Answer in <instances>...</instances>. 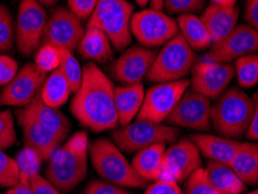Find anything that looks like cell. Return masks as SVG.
<instances>
[{"label": "cell", "instance_id": "cell-39", "mask_svg": "<svg viewBox=\"0 0 258 194\" xmlns=\"http://www.w3.org/2000/svg\"><path fill=\"white\" fill-rule=\"evenodd\" d=\"M18 71V63L12 57L0 55V85H7Z\"/></svg>", "mask_w": 258, "mask_h": 194}, {"label": "cell", "instance_id": "cell-28", "mask_svg": "<svg viewBox=\"0 0 258 194\" xmlns=\"http://www.w3.org/2000/svg\"><path fill=\"white\" fill-rule=\"evenodd\" d=\"M71 92L69 82L60 68H58L45 78L40 92V98L45 105L59 108L66 104Z\"/></svg>", "mask_w": 258, "mask_h": 194}, {"label": "cell", "instance_id": "cell-6", "mask_svg": "<svg viewBox=\"0 0 258 194\" xmlns=\"http://www.w3.org/2000/svg\"><path fill=\"white\" fill-rule=\"evenodd\" d=\"M196 64L195 50L180 34L163 45L146 76L151 83L177 82L186 78Z\"/></svg>", "mask_w": 258, "mask_h": 194}, {"label": "cell", "instance_id": "cell-20", "mask_svg": "<svg viewBox=\"0 0 258 194\" xmlns=\"http://www.w3.org/2000/svg\"><path fill=\"white\" fill-rule=\"evenodd\" d=\"M193 143L198 147L200 154L213 162L230 165L241 143L240 141L208 134H195L191 136Z\"/></svg>", "mask_w": 258, "mask_h": 194}, {"label": "cell", "instance_id": "cell-44", "mask_svg": "<svg viewBox=\"0 0 258 194\" xmlns=\"http://www.w3.org/2000/svg\"><path fill=\"white\" fill-rule=\"evenodd\" d=\"M253 100H255V111H253L251 122H250L245 135L250 140L258 141V93L253 96Z\"/></svg>", "mask_w": 258, "mask_h": 194}, {"label": "cell", "instance_id": "cell-16", "mask_svg": "<svg viewBox=\"0 0 258 194\" xmlns=\"http://www.w3.org/2000/svg\"><path fill=\"white\" fill-rule=\"evenodd\" d=\"M84 32L81 19L70 10L59 7L48 19L42 42L43 44H51L72 51L77 48Z\"/></svg>", "mask_w": 258, "mask_h": 194}, {"label": "cell", "instance_id": "cell-25", "mask_svg": "<svg viewBox=\"0 0 258 194\" xmlns=\"http://www.w3.org/2000/svg\"><path fill=\"white\" fill-rule=\"evenodd\" d=\"M165 144H155L138 151L132 161L134 170L139 176L148 181H156L161 178Z\"/></svg>", "mask_w": 258, "mask_h": 194}, {"label": "cell", "instance_id": "cell-8", "mask_svg": "<svg viewBox=\"0 0 258 194\" xmlns=\"http://www.w3.org/2000/svg\"><path fill=\"white\" fill-rule=\"evenodd\" d=\"M180 132L176 127L149 121H136L113 133V140L119 149L134 153L155 144L174 143Z\"/></svg>", "mask_w": 258, "mask_h": 194}, {"label": "cell", "instance_id": "cell-1", "mask_svg": "<svg viewBox=\"0 0 258 194\" xmlns=\"http://www.w3.org/2000/svg\"><path fill=\"white\" fill-rule=\"evenodd\" d=\"M114 89L111 79L97 64H85L81 87L70 105L72 115L93 132L116 128L119 116L115 108Z\"/></svg>", "mask_w": 258, "mask_h": 194}, {"label": "cell", "instance_id": "cell-7", "mask_svg": "<svg viewBox=\"0 0 258 194\" xmlns=\"http://www.w3.org/2000/svg\"><path fill=\"white\" fill-rule=\"evenodd\" d=\"M132 36L144 48H156L168 43L179 34L177 20L163 11L142 10L133 14L131 21Z\"/></svg>", "mask_w": 258, "mask_h": 194}, {"label": "cell", "instance_id": "cell-12", "mask_svg": "<svg viewBox=\"0 0 258 194\" xmlns=\"http://www.w3.org/2000/svg\"><path fill=\"white\" fill-rule=\"evenodd\" d=\"M211 109V99L188 89L165 121L176 127L207 132L212 128Z\"/></svg>", "mask_w": 258, "mask_h": 194}, {"label": "cell", "instance_id": "cell-33", "mask_svg": "<svg viewBox=\"0 0 258 194\" xmlns=\"http://www.w3.org/2000/svg\"><path fill=\"white\" fill-rule=\"evenodd\" d=\"M14 25L9 9L0 4V51L10 50L14 43Z\"/></svg>", "mask_w": 258, "mask_h": 194}, {"label": "cell", "instance_id": "cell-43", "mask_svg": "<svg viewBox=\"0 0 258 194\" xmlns=\"http://www.w3.org/2000/svg\"><path fill=\"white\" fill-rule=\"evenodd\" d=\"M244 18L250 27L258 32V0H246Z\"/></svg>", "mask_w": 258, "mask_h": 194}, {"label": "cell", "instance_id": "cell-42", "mask_svg": "<svg viewBox=\"0 0 258 194\" xmlns=\"http://www.w3.org/2000/svg\"><path fill=\"white\" fill-rule=\"evenodd\" d=\"M30 187L33 194H60L58 188L55 187L48 179L41 176L40 173L34 174L30 178Z\"/></svg>", "mask_w": 258, "mask_h": 194}, {"label": "cell", "instance_id": "cell-14", "mask_svg": "<svg viewBox=\"0 0 258 194\" xmlns=\"http://www.w3.org/2000/svg\"><path fill=\"white\" fill-rule=\"evenodd\" d=\"M201 157L198 147L192 140H181L165 150L159 179L184 181L198 170Z\"/></svg>", "mask_w": 258, "mask_h": 194}, {"label": "cell", "instance_id": "cell-26", "mask_svg": "<svg viewBox=\"0 0 258 194\" xmlns=\"http://www.w3.org/2000/svg\"><path fill=\"white\" fill-rule=\"evenodd\" d=\"M205 170L211 184L220 194H241L245 191V184L229 165L210 161Z\"/></svg>", "mask_w": 258, "mask_h": 194}, {"label": "cell", "instance_id": "cell-21", "mask_svg": "<svg viewBox=\"0 0 258 194\" xmlns=\"http://www.w3.org/2000/svg\"><path fill=\"white\" fill-rule=\"evenodd\" d=\"M144 87L141 83L117 86L114 89L115 108L120 125L129 124L138 116L144 100Z\"/></svg>", "mask_w": 258, "mask_h": 194}, {"label": "cell", "instance_id": "cell-3", "mask_svg": "<svg viewBox=\"0 0 258 194\" xmlns=\"http://www.w3.org/2000/svg\"><path fill=\"white\" fill-rule=\"evenodd\" d=\"M255 100L243 90L233 87L218 98L211 109V123L219 134L228 139L245 135L251 122Z\"/></svg>", "mask_w": 258, "mask_h": 194}, {"label": "cell", "instance_id": "cell-45", "mask_svg": "<svg viewBox=\"0 0 258 194\" xmlns=\"http://www.w3.org/2000/svg\"><path fill=\"white\" fill-rule=\"evenodd\" d=\"M6 194H33L32 187L30 186H25L21 184H18L14 187H11Z\"/></svg>", "mask_w": 258, "mask_h": 194}, {"label": "cell", "instance_id": "cell-17", "mask_svg": "<svg viewBox=\"0 0 258 194\" xmlns=\"http://www.w3.org/2000/svg\"><path fill=\"white\" fill-rule=\"evenodd\" d=\"M156 56L157 54L154 50L142 45L129 48L113 66V76L124 85L141 83L142 79L146 78Z\"/></svg>", "mask_w": 258, "mask_h": 194}, {"label": "cell", "instance_id": "cell-37", "mask_svg": "<svg viewBox=\"0 0 258 194\" xmlns=\"http://www.w3.org/2000/svg\"><path fill=\"white\" fill-rule=\"evenodd\" d=\"M17 140L14 120L11 111L0 112V150L12 147Z\"/></svg>", "mask_w": 258, "mask_h": 194}, {"label": "cell", "instance_id": "cell-10", "mask_svg": "<svg viewBox=\"0 0 258 194\" xmlns=\"http://www.w3.org/2000/svg\"><path fill=\"white\" fill-rule=\"evenodd\" d=\"M48 15L37 0H21L19 5L15 39L19 51L30 56L43 40Z\"/></svg>", "mask_w": 258, "mask_h": 194}, {"label": "cell", "instance_id": "cell-32", "mask_svg": "<svg viewBox=\"0 0 258 194\" xmlns=\"http://www.w3.org/2000/svg\"><path fill=\"white\" fill-rule=\"evenodd\" d=\"M60 50L59 48L51 44H43L39 48L35 56V66L43 74L48 75L60 67Z\"/></svg>", "mask_w": 258, "mask_h": 194}, {"label": "cell", "instance_id": "cell-27", "mask_svg": "<svg viewBox=\"0 0 258 194\" xmlns=\"http://www.w3.org/2000/svg\"><path fill=\"white\" fill-rule=\"evenodd\" d=\"M177 25L179 34L193 50H205L213 43L203 20L196 14L179 15Z\"/></svg>", "mask_w": 258, "mask_h": 194}, {"label": "cell", "instance_id": "cell-35", "mask_svg": "<svg viewBox=\"0 0 258 194\" xmlns=\"http://www.w3.org/2000/svg\"><path fill=\"white\" fill-rule=\"evenodd\" d=\"M19 184V169L15 159L0 150V186L14 187Z\"/></svg>", "mask_w": 258, "mask_h": 194}, {"label": "cell", "instance_id": "cell-24", "mask_svg": "<svg viewBox=\"0 0 258 194\" xmlns=\"http://www.w3.org/2000/svg\"><path fill=\"white\" fill-rule=\"evenodd\" d=\"M26 112L30 114L34 119L43 124L45 128L50 129L56 133L60 138L66 139L68 133L70 131V121L58 108L50 107L45 105L41 100L40 96H37L34 101L27 107H25Z\"/></svg>", "mask_w": 258, "mask_h": 194}, {"label": "cell", "instance_id": "cell-18", "mask_svg": "<svg viewBox=\"0 0 258 194\" xmlns=\"http://www.w3.org/2000/svg\"><path fill=\"white\" fill-rule=\"evenodd\" d=\"M19 123L21 125L26 147L33 148L41 156L43 161H50L52 155L59 148L64 140L50 129L45 128L39 121L26 112L25 108L17 112Z\"/></svg>", "mask_w": 258, "mask_h": 194}, {"label": "cell", "instance_id": "cell-36", "mask_svg": "<svg viewBox=\"0 0 258 194\" xmlns=\"http://www.w3.org/2000/svg\"><path fill=\"white\" fill-rule=\"evenodd\" d=\"M205 6V0H163V10L168 14H196Z\"/></svg>", "mask_w": 258, "mask_h": 194}, {"label": "cell", "instance_id": "cell-9", "mask_svg": "<svg viewBox=\"0 0 258 194\" xmlns=\"http://www.w3.org/2000/svg\"><path fill=\"white\" fill-rule=\"evenodd\" d=\"M189 79L177 82L157 83L144 94L142 107L138 114V121L162 123L176 107L183 94L189 89Z\"/></svg>", "mask_w": 258, "mask_h": 194}, {"label": "cell", "instance_id": "cell-47", "mask_svg": "<svg viewBox=\"0 0 258 194\" xmlns=\"http://www.w3.org/2000/svg\"><path fill=\"white\" fill-rule=\"evenodd\" d=\"M150 5H151V9L163 11V0H151Z\"/></svg>", "mask_w": 258, "mask_h": 194}, {"label": "cell", "instance_id": "cell-2", "mask_svg": "<svg viewBox=\"0 0 258 194\" xmlns=\"http://www.w3.org/2000/svg\"><path fill=\"white\" fill-rule=\"evenodd\" d=\"M89 138L85 132L75 133L52 155L45 171L47 179L59 191L70 192L87 174Z\"/></svg>", "mask_w": 258, "mask_h": 194}, {"label": "cell", "instance_id": "cell-38", "mask_svg": "<svg viewBox=\"0 0 258 194\" xmlns=\"http://www.w3.org/2000/svg\"><path fill=\"white\" fill-rule=\"evenodd\" d=\"M98 0H68L69 10L77 15L81 20L90 19L91 14L96 9Z\"/></svg>", "mask_w": 258, "mask_h": 194}, {"label": "cell", "instance_id": "cell-11", "mask_svg": "<svg viewBox=\"0 0 258 194\" xmlns=\"http://www.w3.org/2000/svg\"><path fill=\"white\" fill-rule=\"evenodd\" d=\"M258 52V32L246 25H237L229 35L213 43L205 56L207 62L230 64L241 57Z\"/></svg>", "mask_w": 258, "mask_h": 194}, {"label": "cell", "instance_id": "cell-23", "mask_svg": "<svg viewBox=\"0 0 258 194\" xmlns=\"http://www.w3.org/2000/svg\"><path fill=\"white\" fill-rule=\"evenodd\" d=\"M245 185L258 184V143L242 142L230 165Z\"/></svg>", "mask_w": 258, "mask_h": 194}, {"label": "cell", "instance_id": "cell-22", "mask_svg": "<svg viewBox=\"0 0 258 194\" xmlns=\"http://www.w3.org/2000/svg\"><path fill=\"white\" fill-rule=\"evenodd\" d=\"M112 43L105 33L92 26H87L84 35L77 45L83 58L97 63H105L113 57Z\"/></svg>", "mask_w": 258, "mask_h": 194}, {"label": "cell", "instance_id": "cell-34", "mask_svg": "<svg viewBox=\"0 0 258 194\" xmlns=\"http://www.w3.org/2000/svg\"><path fill=\"white\" fill-rule=\"evenodd\" d=\"M186 194H220L211 184L206 170L199 167L187 178Z\"/></svg>", "mask_w": 258, "mask_h": 194}, {"label": "cell", "instance_id": "cell-49", "mask_svg": "<svg viewBox=\"0 0 258 194\" xmlns=\"http://www.w3.org/2000/svg\"><path fill=\"white\" fill-rule=\"evenodd\" d=\"M135 2L140 7H144V6H147L148 4L151 2V0H135Z\"/></svg>", "mask_w": 258, "mask_h": 194}, {"label": "cell", "instance_id": "cell-40", "mask_svg": "<svg viewBox=\"0 0 258 194\" xmlns=\"http://www.w3.org/2000/svg\"><path fill=\"white\" fill-rule=\"evenodd\" d=\"M84 194H129L121 186L107 181L94 180L87 186Z\"/></svg>", "mask_w": 258, "mask_h": 194}, {"label": "cell", "instance_id": "cell-5", "mask_svg": "<svg viewBox=\"0 0 258 194\" xmlns=\"http://www.w3.org/2000/svg\"><path fill=\"white\" fill-rule=\"evenodd\" d=\"M134 6L127 0H98L96 9L87 21L105 33L117 51H123L132 42L131 21Z\"/></svg>", "mask_w": 258, "mask_h": 194}, {"label": "cell", "instance_id": "cell-46", "mask_svg": "<svg viewBox=\"0 0 258 194\" xmlns=\"http://www.w3.org/2000/svg\"><path fill=\"white\" fill-rule=\"evenodd\" d=\"M211 4H215L219 6H225V7H233L236 6L237 0H210Z\"/></svg>", "mask_w": 258, "mask_h": 194}, {"label": "cell", "instance_id": "cell-29", "mask_svg": "<svg viewBox=\"0 0 258 194\" xmlns=\"http://www.w3.org/2000/svg\"><path fill=\"white\" fill-rule=\"evenodd\" d=\"M15 162L19 169V184L30 186V178L40 172L43 162L42 156L33 148L26 147L18 154Z\"/></svg>", "mask_w": 258, "mask_h": 194}, {"label": "cell", "instance_id": "cell-41", "mask_svg": "<svg viewBox=\"0 0 258 194\" xmlns=\"http://www.w3.org/2000/svg\"><path fill=\"white\" fill-rule=\"evenodd\" d=\"M144 194H183L177 181L158 179L147 188Z\"/></svg>", "mask_w": 258, "mask_h": 194}, {"label": "cell", "instance_id": "cell-31", "mask_svg": "<svg viewBox=\"0 0 258 194\" xmlns=\"http://www.w3.org/2000/svg\"><path fill=\"white\" fill-rule=\"evenodd\" d=\"M60 50V70L63 71L66 76L69 85L71 87L72 92H77L81 87L82 79H83V68L79 66L78 60L76 57L71 54L70 50L59 48Z\"/></svg>", "mask_w": 258, "mask_h": 194}, {"label": "cell", "instance_id": "cell-19", "mask_svg": "<svg viewBox=\"0 0 258 194\" xmlns=\"http://www.w3.org/2000/svg\"><path fill=\"white\" fill-rule=\"evenodd\" d=\"M238 15L240 12L236 6L225 7L211 4L205 9L200 19L210 33L212 42L216 43L225 39L235 29L237 26Z\"/></svg>", "mask_w": 258, "mask_h": 194}, {"label": "cell", "instance_id": "cell-15", "mask_svg": "<svg viewBox=\"0 0 258 194\" xmlns=\"http://www.w3.org/2000/svg\"><path fill=\"white\" fill-rule=\"evenodd\" d=\"M191 90L208 99H216L225 92L235 77V68L231 64L199 62L192 68Z\"/></svg>", "mask_w": 258, "mask_h": 194}, {"label": "cell", "instance_id": "cell-48", "mask_svg": "<svg viewBox=\"0 0 258 194\" xmlns=\"http://www.w3.org/2000/svg\"><path fill=\"white\" fill-rule=\"evenodd\" d=\"M41 5H45V6H51V5H55L56 3L59 2V0H37Z\"/></svg>", "mask_w": 258, "mask_h": 194}, {"label": "cell", "instance_id": "cell-13", "mask_svg": "<svg viewBox=\"0 0 258 194\" xmlns=\"http://www.w3.org/2000/svg\"><path fill=\"white\" fill-rule=\"evenodd\" d=\"M47 75L28 63L21 68L15 77L4 87L0 94V104L5 106L27 107L40 96Z\"/></svg>", "mask_w": 258, "mask_h": 194}, {"label": "cell", "instance_id": "cell-50", "mask_svg": "<svg viewBox=\"0 0 258 194\" xmlns=\"http://www.w3.org/2000/svg\"><path fill=\"white\" fill-rule=\"evenodd\" d=\"M246 194H258V189H256V191H252V192H249V193H246Z\"/></svg>", "mask_w": 258, "mask_h": 194}, {"label": "cell", "instance_id": "cell-30", "mask_svg": "<svg viewBox=\"0 0 258 194\" xmlns=\"http://www.w3.org/2000/svg\"><path fill=\"white\" fill-rule=\"evenodd\" d=\"M235 76L242 89H250L258 83V55H246L235 60Z\"/></svg>", "mask_w": 258, "mask_h": 194}, {"label": "cell", "instance_id": "cell-4", "mask_svg": "<svg viewBox=\"0 0 258 194\" xmlns=\"http://www.w3.org/2000/svg\"><path fill=\"white\" fill-rule=\"evenodd\" d=\"M92 165L105 181L121 187L144 188L147 181L139 176L119 147L107 139H98L89 144Z\"/></svg>", "mask_w": 258, "mask_h": 194}]
</instances>
